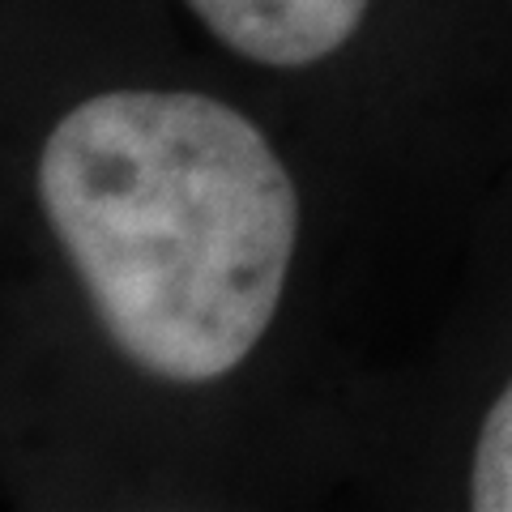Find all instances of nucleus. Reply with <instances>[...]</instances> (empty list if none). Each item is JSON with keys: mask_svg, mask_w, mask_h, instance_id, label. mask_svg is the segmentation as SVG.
Returning a JSON list of instances; mask_svg holds the SVG:
<instances>
[{"mask_svg": "<svg viewBox=\"0 0 512 512\" xmlns=\"http://www.w3.org/2000/svg\"><path fill=\"white\" fill-rule=\"evenodd\" d=\"M39 201L90 308L141 372H235L278 312L299 201L265 133L192 90H107L39 154Z\"/></svg>", "mask_w": 512, "mask_h": 512, "instance_id": "nucleus-1", "label": "nucleus"}, {"mask_svg": "<svg viewBox=\"0 0 512 512\" xmlns=\"http://www.w3.org/2000/svg\"><path fill=\"white\" fill-rule=\"evenodd\" d=\"M231 52L299 69L325 60L355 35L367 0H188Z\"/></svg>", "mask_w": 512, "mask_h": 512, "instance_id": "nucleus-2", "label": "nucleus"}, {"mask_svg": "<svg viewBox=\"0 0 512 512\" xmlns=\"http://www.w3.org/2000/svg\"><path fill=\"white\" fill-rule=\"evenodd\" d=\"M470 504L478 512H512V384L487 410L470 470Z\"/></svg>", "mask_w": 512, "mask_h": 512, "instance_id": "nucleus-3", "label": "nucleus"}]
</instances>
